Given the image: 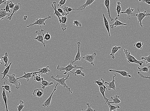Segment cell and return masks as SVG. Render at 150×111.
Instances as JSON below:
<instances>
[{
	"label": "cell",
	"mask_w": 150,
	"mask_h": 111,
	"mask_svg": "<svg viewBox=\"0 0 150 111\" xmlns=\"http://www.w3.org/2000/svg\"><path fill=\"white\" fill-rule=\"evenodd\" d=\"M52 4H51V7L54 10V13H53V15H55L57 17L58 20H59V23H61V17L62 16V15L59 13L57 9L56 8V2H53Z\"/></svg>",
	"instance_id": "cell-12"
},
{
	"label": "cell",
	"mask_w": 150,
	"mask_h": 111,
	"mask_svg": "<svg viewBox=\"0 0 150 111\" xmlns=\"http://www.w3.org/2000/svg\"><path fill=\"white\" fill-rule=\"evenodd\" d=\"M21 4L20 3H15V5L14 7L12 9V13L11 14H9L8 15V17L6 18L9 20H12V17H13L14 13L17 12L19 10L21 9Z\"/></svg>",
	"instance_id": "cell-11"
},
{
	"label": "cell",
	"mask_w": 150,
	"mask_h": 111,
	"mask_svg": "<svg viewBox=\"0 0 150 111\" xmlns=\"http://www.w3.org/2000/svg\"><path fill=\"white\" fill-rule=\"evenodd\" d=\"M107 104L108 105V107L109 108L110 111H117V109H119L120 107L119 106H115L114 105H111V104H109V103L107 102Z\"/></svg>",
	"instance_id": "cell-36"
},
{
	"label": "cell",
	"mask_w": 150,
	"mask_h": 111,
	"mask_svg": "<svg viewBox=\"0 0 150 111\" xmlns=\"http://www.w3.org/2000/svg\"><path fill=\"white\" fill-rule=\"evenodd\" d=\"M121 47H117L115 46V47H113L112 48L110 56H111L112 59H115V55L116 53L118 52L120 49H121Z\"/></svg>",
	"instance_id": "cell-22"
},
{
	"label": "cell",
	"mask_w": 150,
	"mask_h": 111,
	"mask_svg": "<svg viewBox=\"0 0 150 111\" xmlns=\"http://www.w3.org/2000/svg\"><path fill=\"white\" fill-rule=\"evenodd\" d=\"M28 16L27 15L24 16V17L23 18V20H24V21H26L27 20V19Z\"/></svg>",
	"instance_id": "cell-53"
},
{
	"label": "cell",
	"mask_w": 150,
	"mask_h": 111,
	"mask_svg": "<svg viewBox=\"0 0 150 111\" xmlns=\"http://www.w3.org/2000/svg\"><path fill=\"white\" fill-rule=\"evenodd\" d=\"M104 5L106 7V9H107V13L108 17L110 20L112 22L114 20V19L113 18L110 16V11L109 10V5H110V0H105L104 2Z\"/></svg>",
	"instance_id": "cell-23"
},
{
	"label": "cell",
	"mask_w": 150,
	"mask_h": 111,
	"mask_svg": "<svg viewBox=\"0 0 150 111\" xmlns=\"http://www.w3.org/2000/svg\"><path fill=\"white\" fill-rule=\"evenodd\" d=\"M49 66L38 69V71L33 72V74H41L48 75V73L50 72L51 70L49 69Z\"/></svg>",
	"instance_id": "cell-13"
},
{
	"label": "cell",
	"mask_w": 150,
	"mask_h": 111,
	"mask_svg": "<svg viewBox=\"0 0 150 111\" xmlns=\"http://www.w3.org/2000/svg\"><path fill=\"white\" fill-rule=\"evenodd\" d=\"M134 9L131 8L130 7L126 9L125 12H122L120 14H126L129 17H136V13H134Z\"/></svg>",
	"instance_id": "cell-14"
},
{
	"label": "cell",
	"mask_w": 150,
	"mask_h": 111,
	"mask_svg": "<svg viewBox=\"0 0 150 111\" xmlns=\"http://www.w3.org/2000/svg\"><path fill=\"white\" fill-rule=\"evenodd\" d=\"M141 60H144L146 61L145 64H147L148 63H150V56L149 55L147 57H142L141 58Z\"/></svg>",
	"instance_id": "cell-40"
},
{
	"label": "cell",
	"mask_w": 150,
	"mask_h": 111,
	"mask_svg": "<svg viewBox=\"0 0 150 111\" xmlns=\"http://www.w3.org/2000/svg\"><path fill=\"white\" fill-rule=\"evenodd\" d=\"M137 74L140 76L141 78H148V79H150V77H147V76H145L144 75L142 74V73H141L140 72L138 71L137 72Z\"/></svg>",
	"instance_id": "cell-49"
},
{
	"label": "cell",
	"mask_w": 150,
	"mask_h": 111,
	"mask_svg": "<svg viewBox=\"0 0 150 111\" xmlns=\"http://www.w3.org/2000/svg\"><path fill=\"white\" fill-rule=\"evenodd\" d=\"M84 67H82V68H79V69L76 70V71L74 72V73L75 76L81 75L82 76V77H85V74L82 72L83 70H84Z\"/></svg>",
	"instance_id": "cell-32"
},
{
	"label": "cell",
	"mask_w": 150,
	"mask_h": 111,
	"mask_svg": "<svg viewBox=\"0 0 150 111\" xmlns=\"http://www.w3.org/2000/svg\"><path fill=\"white\" fill-rule=\"evenodd\" d=\"M72 60H71L70 63L68 64V65L66 67H63L60 66V65H58L57 67V69L59 71H65V72L63 73L64 75H65L67 74L68 72H70L72 73L74 75V73L71 71L73 69L76 68H82L83 67H78L77 65L73 66V64H72Z\"/></svg>",
	"instance_id": "cell-3"
},
{
	"label": "cell",
	"mask_w": 150,
	"mask_h": 111,
	"mask_svg": "<svg viewBox=\"0 0 150 111\" xmlns=\"http://www.w3.org/2000/svg\"><path fill=\"white\" fill-rule=\"evenodd\" d=\"M69 7L67 6H65L63 8V11L64 12L65 14L66 15H68L69 13L68 10V8Z\"/></svg>",
	"instance_id": "cell-47"
},
{
	"label": "cell",
	"mask_w": 150,
	"mask_h": 111,
	"mask_svg": "<svg viewBox=\"0 0 150 111\" xmlns=\"http://www.w3.org/2000/svg\"><path fill=\"white\" fill-rule=\"evenodd\" d=\"M116 76V74H114L113 76V80L111 82H107V81H105L104 83V84H107L108 85V86L106 87H107V89L108 90H111L113 89V90L114 91L116 90V86L115 85V80L114 79L115 77Z\"/></svg>",
	"instance_id": "cell-10"
},
{
	"label": "cell",
	"mask_w": 150,
	"mask_h": 111,
	"mask_svg": "<svg viewBox=\"0 0 150 111\" xmlns=\"http://www.w3.org/2000/svg\"><path fill=\"white\" fill-rule=\"evenodd\" d=\"M12 64V62H11L8 65L7 67H6L5 69H4V71L3 72L1 73V75H3L2 78L1 79V80L4 79V78H5V76H6V75L8 73L9 71L10 68L11 66V65Z\"/></svg>",
	"instance_id": "cell-29"
},
{
	"label": "cell",
	"mask_w": 150,
	"mask_h": 111,
	"mask_svg": "<svg viewBox=\"0 0 150 111\" xmlns=\"http://www.w3.org/2000/svg\"><path fill=\"white\" fill-rule=\"evenodd\" d=\"M53 82H49L46 80H43L41 81V86L42 89H45L46 87L51 86V85H53Z\"/></svg>",
	"instance_id": "cell-28"
},
{
	"label": "cell",
	"mask_w": 150,
	"mask_h": 111,
	"mask_svg": "<svg viewBox=\"0 0 150 111\" xmlns=\"http://www.w3.org/2000/svg\"><path fill=\"white\" fill-rule=\"evenodd\" d=\"M104 80L102 78H101L98 81H95L93 83L96 84L98 85V86H102V87H103L105 92H106V91L107 90V87L105 86L104 84Z\"/></svg>",
	"instance_id": "cell-26"
},
{
	"label": "cell",
	"mask_w": 150,
	"mask_h": 111,
	"mask_svg": "<svg viewBox=\"0 0 150 111\" xmlns=\"http://www.w3.org/2000/svg\"><path fill=\"white\" fill-rule=\"evenodd\" d=\"M15 3H12V2L11 1H10L9 3L8 4V6L10 9H12L14 7V5H15Z\"/></svg>",
	"instance_id": "cell-48"
},
{
	"label": "cell",
	"mask_w": 150,
	"mask_h": 111,
	"mask_svg": "<svg viewBox=\"0 0 150 111\" xmlns=\"http://www.w3.org/2000/svg\"><path fill=\"white\" fill-rule=\"evenodd\" d=\"M51 39V36L49 32H47L45 35L44 36V40H49Z\"/></svg>",
	"instance_id": "cell-43"
},
{
	"label": "cell",
	"mask_w": 150,
	"mask_h": 111,
	"mask_svg": "<svg viewBox=\"0 0 150 111\" xmlns=\"http://www.w3.org/2000/svg\"><path fill=\"white\" fill-rule=\"evenodd\" d=\"M110 99L113 100V102H110L108 101V102L109 104H113L117 105L120 104L121 102V101L120 99V97L118 95H116V96H114V97H110Z\"/></svg>",
	"instance_id": "cell-24"
},
{
	"label": "cell",
	"mask_w": 150,
	"mask_h": 111,
	"mask_svg": "<svg viewBox=\"0 0 150 111\" xmlns=\"http://www.w3.org/2000/svg\"><path fill=\"white\" fill-rule=\"evenodd\" d=\"M86 105L87 106V109L85 110H83L85 111H96V110H94L93 108H92V105H90L89 103H87L86 104Z\"/></svg>",
	"instance_id": "cell-44"
},
{
	"label": "cell",
	"mask_w": 150,
	"mask_h": 111,
	"mask_svg": "<svg viewBox=\"0 0 150 111\" xmlns=\"http://www.w3.org/2000/svg\"><path fill=\"white\" fill-rule=\"evenodd\" d=\"M73 25L74 26H76L77 27H81L82 26V24L79 21H73Z\"/></svg>",
	"instance_id": "cell-42"
},
{
	"label": "cell",
	"mask_w": 150,
	"mask_h": 111,
	"mask_svg": "<svg viewBox=\"0 0 150 111\" xmlns=\"http://www.w3.org/2000/svg\"><path fill=\"white\" fill-rule=\"evenodd\" d=\"M77 46H78V51L77 54H76L75 57V60L73 61H72V63L73 64L76 61H80L81 60V55L80 51V46L81 43L80 42H78L77 43Z\"/></svg>",
	"instance_id": "cell-17"
},
{
	"label": "cell",
	"mask_w": 150,
	"mask_h": 111,
	"mask_svg": "<svg viewBox=\"0 0 150 111\" xmlns=\"http://www.w3.org/2000/svg\"><path fill=\"white\" fill-rule=\"evenodd\" d=\"M6 76L8 77V78L7 79L4 78L5 81L3 82L4 85H8L10 86H14L16 89H19L21 84L18 80L16 79L15 74L12 75L7 74Z\"/></svg>",
	"instance_id": "cell-1"
},
{
	"label": "cell",
	"mask_w": 150,
	"mask_h": 111,
	"mask_svg": "<svg viewBox=\"0 0 150 111\" xmlns=\"http://www.w3.org/2000/svg\"><path fill=\"white\" fill-rule=\"evenodd\" d=\"M138 1L139 2H145L146 4H150V0H138Z\"/></svg>",
	"instance_id": "cell-51"
},
{
	"label": "cell",
	"mask_w": 150,
	"mask_h": 111,
	"mask_svg": "<svg viewBox=\"0 0 150 111\" xmlns=\"http://www.w3.org/2000/svg\"><path fill=\"white\" fill-rule=\"evenodd\" d=\"M33 78H34V80L37 82H40L44 80L43 77H41L40 74H35Z\"/></svg>",
	"instance_id": "cell-35"
},
{
	"label": "cell",
	"mask_w": 150,
	"mask_h": 111,
	"mask_svg": "<svg viewBox=\"0 0 150 111\" xmlns=\"http://www.w3.org/2000/svg\"><path fill=\"white\" fill-rule=\"evenodd\" d=\"M96 55H97V54L96 52H95L91 55H86L85 56L83 57V59L90 63L93 66L95 67L94 61L95 60V58Z\"/></svg>",
	"instance_id": "cell-8"
},
{
	"label": "cell",
	"mask_w": 150,
	"mask_h": 111,
	"mask_svg": "<svg viewBox=\"0 0 150 111\" xmlns=\"http://www.w3.org/2000/svg\"><path fill=\"white\" fill-rule=\"evenodd\" d=\"M24 102L23 101L20 100L19 101V104H18L17 108V109L18 111H21L24 108L25 105H24Z\"/></svg>",
	"instance_id": "cell-37"
},
{
	"label": "cell",
	"mask_w": 150,
	"mask_h": 111,
	"mask_svg": "<svg viewBox=\"0 0 150 111\" xmlns=\"http://www.w3.org/2000/svg\"><path fill=\"white\" fill-rule=\"evenodd\" d=\"M150 65L148 67H143V68H141L140 67H138V69L139 70L140 72L142 71L143 72L148 73V72L150 68Z\"/></svg>",
	"instance_id": "cell-39"
},
{
	"label": "cell",
	"mask_w": 150,
	"mask_h": 111,
	"mask_svg": "<svg viewBox=\"0 0 150 111\" xmlns=\"http://www.w3.org/2000/svg\"><path fill=\"white\" fill-rule=\"evenodd\" d=\"M137 10L138 11L139 13L138 14L136 13V17L137 18L138 21V22L139 24L140 25V26L141 28H143V23H142L143 20L146 17L148 16L149 17H150V13H147L146 10L143 12H141L139 7L137 8Z\"/></svg>",
	"instance_id": "cell-5"
},
{
	"label": "cell",
	"mask_w": 150,
	"mask_h": 111,
	"mask_svg": "<svg viewBox=\"0 0 150 111\" xmlns=\"http://www.w3.org/2000/svg\"><path fill=\"white\" fill-rule=\"evenodd\" d=\"M7 1H6V3H5V10L7 13H11V10H10L9 7L8 6V3L7 2Z\"/></svg>",
	"instance_id": "cell-45"
},
{
	"label": "cell",
	"mask_w": 150,
	"mask_h": 111,
	"mask_svg": "<svg viewBox=\"0 0 150 111\" xmlns=\"http://www.w3.org/2000/svg\"><path fill=\"white\" fill-rule=\"evenodd\" d=\"M6 0V1H10V0Z\"/></svg>",
	"instance_id": "cell-55"
},
{
	"label": "cell",
	"mask_w": 150,
	"mask_h": 111,
	"mask_svg": "<svg viewBox=\"0 0 150 111\" xmlns=\"http://www.w3.org/2000/svg\"><path fill=\"white\" fill-rule=\"evenodd\" d=\"M35 33L37 35V36L34 38L35 40H37L38 42L42 43L44 47L45 48V43L44 41L45 35L44 30H43V29L38 30V31H36Z\"/></svg>",
	"instance_id": "cell-7"
},
{
	"label": "cell",
	"mask_w": 150,
	"mask_h": 111,
	"mask_svg": "<svg viewBox=\"0 0 150 111\" xmlns=\"http://www.w3.org/2000/svg\"><path fill=\"white\" fill-rule=\"evenodd\" d=\"M124 53L125 55V58L128 63H135L138 64L141 66H143L144 62L142 61H139L135 57L131 55V53L128 52L127 49H124Z\"/></svg>",
	"instance_id": "cell-2"
},
{
	"label": "cell",
	"mask_w": 150,
	"mask_h": 111,
	"mask_svg": "<svg viewBox=\"0 0 150 111\" xmlns=\"http://www.w3.org/2000/svg\"><path fill=\"white\" fill-rule=\"evenodd\" d=\"M8 54L7 53L5 52L4 53V56L2 57V58L4 63V66L6 67L8 66Z\"/></svg>",
	"instance_id": "cell-34"
},
{
	"label": "cell",
	"mask_w": 150,
	"mask_h": 111,
	"mask_svg": "<svg viewBox=\"0 0 150 111\" xmlns=\"http://www.w3.org/2000/svg\"><path fill=\"white\" fill-rule=\"evenodd\" d=\"M102 17L103 19V22L104 25L106 30L108 32V36L110 37V33L109 27V22L107 19H106V17L105 16L104 14L103 13H102Z\"/></svg>",
	"instance_id": "cell-21"
},
{
	"label": "cell",
	"mask_w": 150,
	"mask_h": 111,
	"mask_svg": "<svg viewBox=\"0 0 150 111\" xmlns=\"http://www.w3.org/2000/svg\"><path fill=\"white\" fill-rule=\"evenodd\" d=\"M67 16L66 15L62 16L61 17V23H60V25L63 31H65L67 29V25L66 24L67 20Z\"/></svg>",
	"instance_id": "cell-18"
},
{
	"label": "cell",
	"mask_w": 150,
	"mask_h": 111,
	"mask_svg": "<svg viewBox=\"0 0 150 111\" xmlns=\"http://www.w3.org/2000/svg\"><path fill=\"white\" fill-rule=\"evenodd\" d=\"M143 43L141 41H138L134 45V46L136 47L137 49L139 50H142L143 49Z\"/></svg>",
	"instance_id": "cell-38"
},
{
	"label": "cell",
	"mask_w": 150,
	"mask_h": 111,
	"mask_svg": "<svg viewBox=\"0 0 150 111\" xmlns=\"http://www.w3.org/2000/svg\"><path fill=\"white\" fill-rule=\"evenodd\" d=\"M33 96L38 97H42L44 95L43 90L42 89H36L32 93Z\"/></svg>",
	"instance_id": "cell-25"
},
{
	"label": "cell",
	"mask_w": 150,
	"mask_h": 111,
	"mask_svg": "<svg viewBox=\"0 0 150 111\" xmlns=\"http://www.w3.org/2000/svg\"><path fill=\"white\" fill-rule=\"evenodd\" d=\"M118 17H116L115 19V22L112 24L111 25L110 27L111 28L113 29L114 28L116 27L120 26H126L127 24L123 23L118 20Z\"/></svg>",
	"instance_id": "cell-19"
},
{
	"label": "cell",
	"mask_w": 150,
	"mask_h": 111,
	"mask_svg": "<svg viewBox=\"0 0 150 111\" xmlns=\"http://www.w3.org/2000/svg\"><path fill=\"white\" fill-rule=\"evenodd\" d=\"M57 10L62 15V16H64L66 15L65 14L63 10H62L61 8H58Z\"/></svg>",
	"instance_id": "cell-50"
},
{
	"label": "cell",
	"mask_w": 150,
	"mask_h": 111,
	"mask_svg": "<svg viewBox=\"0 0 150 111\" xmlns=\"http://www.w3.org/2000/svg\"><path fill=\"white\" fill-rule=\"evenodd\" d=\"M58 85H59V84H58V83H57L56 84L55 87L54 88L53 91H52V93H51V95L49 96V98H48V99L43 103V104H42V107H44V108H48L50 106L51 104V99H52V96H53V94L54 93V92L56 90L57 87Z\"/></svg>",
	"instance_id": "cell-9"
},
{
	"label": "cell",
	"mask_w": 150,
	"mask_h": 111,
	"mask_svg": "<svg viewBox=\"0 0 150 111\" xmlns=\"http://www.w3.org/2000/svg\"><path fill=\"white\" fill-rule=\"evenodd\" d=\"M69 75H70L69 74H68V75H67L66 78H65L64 77H63V78H60V79H58V78H55L54 76H51V78L55 81L57 83H58L59 84V85H61L64 88H66L68 90V91L70 92V93L72 94L73 92L70 90V88H69V87L67 86L65 82L66 80L69 79V76H70Z\"/></svg>",
	"instance_id": "cell-4"
},
{
	"label": "cell",
	"mask_w": 150,
	"mask_h": 111,
	"mask_svg": "<svg viewBox=\"0 0 150 111\" xmlns=\"http://www.w3.org/2000/svg\"><path fill=\"white\" fill-rule=\"evenodd\" d=\"M9 14L6 12L5 8L1 9L0 10V19L1 20L4 19L5 17Z\"/></svg>",
	"instance_id": "cell-31"
},
{
	"label": "cell",
	"mask_w": 150,
	"mask_h": 111,
	"mask_svg": "<svg viewBox=\"0 0 150 111\" xmlns=\"http://www.w3.org/2000/svg\"><path fill=\"white\" fill-rule=\"evenodd\" d=\"M35 75V74H33V72L30 73H26L24 72V75L22 76V77H19V78H16L17 80L21 79V78H25L26 79L27 81H29L30 80V78H33L34 76Z\"/></svg>",
	"instance_id": "cell-16"
},
{
	"label": "cell",
	"mask_w": 150,
	"mask_h": 111,
	"mask_svg": "<svg viewBox=\"0 0 150 111\" xmlns=\"http://www.w3.org/2000/svg\"><path fill=\"white\" fill-rule=\"evenodd\" d=\"M110 72H116L117 73L120 74L123 77H126V78H131L132 77V76L130 74L128 73L125 71H119V70H114L113 69H110L109 70Z\"/></svg>",
	"instance_id": "cell-15"
},
{
	"label": "cell",
	"mask_w": 150,
	"mask_h": 111,
	"mask_svg": "<svg viewBox=\"0 0 150 111\" xmlns=\"http://www.w3.org/2000/svg\"><path fill=\"white\" fill-rule=\"evenodd\" d=\"M3 90L2 92V97L3 101H4L5 105V108H6V111H8V109L7 104V97L6 93H5V90L4 88H3Z\"/></svg>",
	"instance_id": "cell-27"
},
{
	"label": "cell",
	"mask_w": 150,
	"mask_h": 111,
	"mask_svg": "<svg viewBox=\"0 0 150 111\" xmlns=\"http://www.w3.org/2000/svg\"><path fill=\"white\" fill-rule=\"evenodd\" d=\"M2 88H4L5 90L8 92L9 93H11V92L10 89V86L8 85H4V86H2Z\"/></svg>",
	"instance_id": "cell-41"
},
{
	"label": "cell",
	"mask_w": 150,
	"mask_h": 111,
	"mask_svg": "<svg viewBox=\"0 0 150 111\" xmlns=\"http://www.w3.org/2000/svg\"><path fill=\"white\" fill-rule=\"evenodd\" d=\"M99 88L101 94L102 95L103 97L104 100V101L105 102V104H107V102L109 101V99L107 98L106 97L105 95V92L104 90L103 87L102 86H98Z\"/></svg>",
	"instance_id": "cell-30"
},
{
	"label": "cell",
	"mask_w": 150,
	"mask_h": 111,
	"mask_svg": "<svg viewBox=\"0 0 150 111\" xmlns=\"http://www.w3.org/2000/svg\"><path fill=\"white\" fill-rule=\"evenodd\" d=\"M67 0H60L59 2V4H57V6L60 7L62 6V5H64L65 4Z\"/></svg>",
	"instance_id": "cell-46"
},
{
	"label": "cell",
	"mask_w": 150,
	"mask_h": 111,
	"mask_svg": "<svg viewBox=\"0 0 150 111\" xmlns=\"http://www.w3.org/2000/svg\"><path fill=\"white\" fill-rule=\"evenodd\" d=\"M6 1L5 0H0V6L2 4H4L5 3V2Z\"/></svg>",
	"instance_id": "cell-52"
},
{
	"label": "cell",
	"mask_w": 150,
	"mask_h": 111,
	"mask_svg": "<svg viewBox=\"0 0 150 111\" xmlns=\"http://www.w3.org/2000/svg\"><path fill=\"white\" fill-rule=\"evenodd\" d=\"M121 3L119 1H118L117 2L116 10L117 14V17H119L120 16V13L121 10Z\"/></svg>",
	"instance_id": "cell-33"
},
{
	"label": "cell",
	"mask_w": 150,
	"mask_h": 111,
	"mask_svg": "<svg viewBox=\"0 0 150 111\" xmlns=\"http://www.w3.org/2000/svg\"><path fill=\"white\" fill-rule=\"evenodd\" d=\"M96 0H86V3L83 4L78 8V10L82 11L84 10L87 7L90 6Z\"/></svg>",
	"instance_id": "cell-20"
},
{
	"label": "cell",
	"mask_w": 150,
	"mask_h": 111,
	"mask_svg": "<svg viewBox=\"0 0 150 111\" xmlns=\"http://www.w3.org/2000/svg\"><path fill=\"white\" fill-rule=\"evenodd\" d=\"M51 18V17L48 15L44 18H38L36 19L35 21V22L33 23L30 24L29 25H27L26 27L27 28H30V27L33 26L34 25H40V27H41L42 25H45L46 23L45 22L47 20Z\"/></svg>",
	"instance_id": "cell-6"
},
{
	"label": "cell",
	"mask_w": 150,
	"mask_h": 111,
	"mask_svg": "<svg viewBox=\"0 0 150 111\" xmlns=\"http://www.w3.org/2000/svg\"><path fill=\"white\" fill-rule=\"evenodd\" d=\"M0 64H3V63H2V60H1L0 58Z\"/></svg>",
	"instance_id": "cell-54"
}]
</instances>
